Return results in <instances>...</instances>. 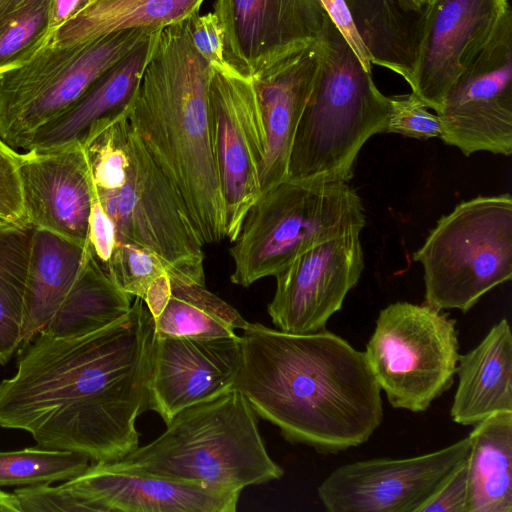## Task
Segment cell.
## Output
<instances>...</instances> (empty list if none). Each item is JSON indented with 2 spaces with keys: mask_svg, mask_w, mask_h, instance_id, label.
<instances>
[{
  "mask_svg": "<svg viewBox=\"0 0 512 512\" xmlns=\"http://www.w3.org/2000/svg\"><path fill=\"white\" fill-rule=\"evenodd\" d=\"M153 337V317L139 297L87 335L39 332L15 375L0 383V426L93 463L122 459L139 446L136 419L146 410Z\"/></svg>",
  "mask_w": 512,
  "mask_h": 512,
  "instance_id": "6da1fadb",
  "label": "cell"
},
{
  "mask_svg": "<svg viewBox=\"0 0 512 512\" xmlns=\"http://www.w3.org/2000/svg\"><path fill=\"white\" fill-rule=\"evenodd\" d=\"M235 382L256 415L293 444L336 454L367 442L383 420L364 352L328 330L296 334L249 323Z\"/></svg>",
  "mask_w": 512,
  "mask_h": 512,
  "instance_id": "7a4b0ae2",
  "label": "cell"
},
{
  "mask_svg": "<svg viewBox=\"0 0 512 512\" xmlns=\"http://www.w3.org/2000/svg\"><path fill=\"white\" fill-rule=\"evenodd\" d=\"M212 69L193 46L189 19L160 30L128 103L127 118L173 184L205 244L226 238L225 208L213 152Z\"/></svg>",
  "mask_w": 512,
  "mask_h": 512,
  "instance_id": "3957f363",
  "label": "cell"
},
{
  "mask_svg": "<svg viewBox=\"0 0 512 512\" xmlns=\"http://www.w3.org/2000/svg\"><path fill=\"white\" fill-rule=\"evenodd\" d=\"M166 426L151 443L112 462L234 492L284 475L266 450L255 412L235 388L181 410Z\"/></svg>",
  "mask_w": 512,
  "mask_h": 512,
  "instance_id": "277c9868",
  "label": "cell"
},
{
  "mask_svg": "<svg viewBox=\"0 0 512 512\" xmlns=\"http://www.w3.org/2000/svg\"><path fill=\"white\" fill-rule=\"evenodd\" d=\"M320 42L321 65L295 132L287 179L349 183L365 142L385 133L390 100L327 13Z\"/></svg>",
  "mask_w": 512,
  "mask_h": 512,
  "instance_id": "5b68a950",
  "label": "cell"
},
{
  "mask_svg": "<svg viewBox=\"0 0 512 512\" xmlns=\"http://www.w3.org/2000/svg\"><path fill=\"white\" fill-rule=\"evenodd\" d=\"M361 197L347 182L284 180L261 193L229 249L232 283L248 287L276 276L309 249L360 233Z\"/></svg>",
  "mask_w": 512,
  "mask_h": 512,
  "instance_id": "8992f818",
  "label": "cell"
},
{
  "mask_svg": "<svg viewBox=\"0 0 512 512\" xmlns=\"http://www.w3.org/2000/svg\"><path fill=\"white\" fill-rule=\"evenodd\" d=\"M423 267L425 303L468 312L512 277V197L477 196L443 215L413 253Z\"/></svg>",
  "mask_w": 512,
  "mask_h": 512,
  "instance_id": "52a82bcc",
  "label": "cell"
},
{
  "mask_svg": "<svg viewBox=\"0 0 512 512\" xmlns=\"http://www.w3.org/2000/svg\"><path fill=\"white\" fill-rule=\"evenodd\" d=\"M151 31L127 30L71 46L51 42L28 63L0 77V139L19 152L67 111Z\"/></svg>",
  "mask_w": 512,
  "mask_h": 512,
  "instance_id": "ba28073f",
  "label": "cell"
},
{
  "mask_svg": "<svg viewBox=\"0 0 512 512\" xmlns=\"http://www.w3.org/2000/svg\"><path fill=\"white\" fill-rule=\"evenodd\" d=\"M364 354L392 407L426 411L454 382L456 320L426 303H391L379 312Z\"/></svg>",
  "mask_w": 512,
  "mask_h": 512,
  "instance_id": "9c48e42d",
  "label": "cell"
},
{
  "mask_svg": "<svg viewBox=\"0 0 512 512\" xmlns=\"http://www.w3.org/2000/svg\"><path fill=\"white\" fill-rule=\"evenodd\" d=\"M127 147L123 182L113 190L96 189L117 240L156 254L171 278L205 285V243L183 199L131 126Z\"/></svg>",
  "mask_w": 512,
  "mask_h": 512,
  "instance_id": "30bf717a",
  "label": "cell"
},
{
  "mask_svg": "<svg viewBox=\"0 0 512 512\" xmlns=\"http://www.w3.org/2000/svg\"><path fill=\"white\" fill-rule=\"evenodd\" d=\"M441 140L465 156L512 153V11L468 63L436 113Z\"/></svg>",
  "mask_w": 512,
  "mask_h": 512,
  "instance_id": "8fae6325",
  "label": "cell"
},
{
  "mask_svg": "<svg viewBox=\"0 0 512 512\" xmlns=\"http://www.w3.org/2000/svg\"><path fill=\"white\" fill-rule=\"evenodd\" d=\"M209 107L226 238L233 242L248 210L262 193L266 136L253 82L236 70H212Z\"/></svg>",
  "mask_w": 512,
  "mask_h": 512,
  "instance_id": "7c38bea8",
  "label": "cell"
},
{
  "mask_svg": "<svg viewBox=\"0 0 512 512\" xmlns=\"http://www.w3.org/2000/svg\"><path fill=\"white\" fill-rule=\"evenodd\" d=\"M469 436L419 456L347 463L318 486L328 512H420L467 459Z\"/></svg>",
  "mask_w": 512,
  "mask_h": 512,
  "instance_id": "4fadbf2b",
  "label": "cell"
},
{
  "mask_svg": "<svg viewBox=\"0 0 512 512\" xmlns=\"http://www.w3.org/2000/svg\"><path fill=\"white\" fill-rule=\"evenodd\" d=\"M509 8L508 0H425L407 82L411 93L439 112L448 91Z\"/></svg>",
  "mask_w": 512,
  "mask_h": 512,
  "instance_id": "5bb4252c",
  "label": "cell"
},
{
  "mask_svg": "<svg viewBox=\"0 0 512 512\" xmlns=\"http://www.w3.org/2000/svg\"><path fill=\"white\" fill-rule=\"evenodd\" d=\"M363 269L360 233L309 249L275 276L276 290L267 309L273 325L296 334L325 330Z\"/></svg>",
  "mask_w": 512,
  "mask_h": 512,
  "instance_id": "9a60e30c",
  "label": "cell"
},
{
  "mask_svg": "<svg viewBox=\"0 0 512 512\" xmlns=\"http://www.w3.org/2000/svg\"><path fill=\"white\" fill-rule=\"evenodd\" d=\"M224 55L239 74L262 68L320 39L326 12L319 0H216Z\"/></svg>",
  "mask_w": 512,
  "mask_h": 512,
  "instance_id": "2e32d148",
  "label": "cell"
},
{
  "mask_svg": "<svg viewBox=\"0 0 512 512\" xmlns=\"http://www.w3.org/2000/svg\"><path fill=\"white\" fill-rule=\"evenodd\" d=\"M241 364V336L208 339L154 332L146 410L167 425L181 410L233 389Z\"/></svg>",
  "mask_w": 512,
  "mask_h": 512,
  "instance_id": "e0dca14e",
  "label": "cell"
},
{
  "mask_svg": "<svg viewBox=\"0 0 512 512\" xmlns=\"http://www.w3.org/2000/svg\"><path fill=\"white\" fill-rule=\"evenodd\" d=\"M18 158L29 224L85 246L94 182L82 143L30 149Z\"/></svg>",
  "mask_w": 512,
  "mask_h": 512,
  "instance_id": "ac0fdd59",
  "label": "cell"
},
{
  "mask_svg": "<svg viewBox=\"0 0 512 512\" xmlns=\"http://www.w3.org/2000/svg\"><path fill=\"white\" fill-rule=\"evenodd\" d=\"M89 511L235 512L240 492L176 481L110 462H96L67 480Z\"/></svg>",
  "mask_w": 512,
  "mask_h": 512,
  "instance_id": "d6986e66",
  "label": "cell"
},
{
  "mask_svg": "<svg viewBox=\"0 0 512 512\" xmlns=\"http://www.w3.org/2000/svg\"><path fill=\"white\" fill-rule=\"evenodd\" d=\"M321 59L319 39L262 68L251 78L266 136L262 192L287 179L293 139Z\"/></svg>",
  "mask_w": 512,
  "mask_h": 512,
  "instance_id": "ffe728a7",
  "label": "cell"
},
{
  "mask_svg": "<svg viewBox=\"0 0 512 512\" xmlns=\"http://www.w3.org/2000/svg\"><path fill=\"white\" fill-rule=\"evenodd\" d=\"M458 386L450 416L474 426L492 414L512 412V333L503 318L482 341L458 359Z\"/></svg>",
  "mask_w": 512,
  "mask_h": 512,
  "instance_id": "44dd1931",
  "label": "cell"
},
{
  "mask_svg": "<svg viewBox=\"0 0 512 512\" xmlns=\"http://www.w3.org/2000/svg\"><path fill=\"white\" fill-rule=\"evenodd\" d=\"M160 30L151 31L67 111L44 127L30 149H49L79 140L95 121L126 106L154 52Z\"/></svg>",
  "mask_w": 512,
  "mask_h": 512,
  "instance_id": "7402d4cb",
  "label": "cell"
},
{
  "mask_svg": "<svg viewBox=\"0 0 512 512\" xmlns=\"http://www.w3.org/2000/svg\"><path fill=\"white\" fill-rule=\"evenodd\" d=\"M345 3L371 64L389 69L408 82L424 5L416 6L409 0H345Z\"/></svg>",
  "mask_w": 512,
  "mask_h": 512,
  "instance_id": "603a6c76",
  "label": "cell"
},
{
  "mask_svg": "<svg viewBox=\"0 0 512 512\" xmlns=\"http://www.w3.org/2000/svg\"><path fill=\"white\" fill-rule=\"evenodd\" d=\"M205 0H90L51 43L71 46L127 30H159L199 13Z\"/></svg>",
  "mask_w": 512,
  "mask_h": 512,
  "instance_id": "cb8c5ba5",
  "label": "cell"
},
{
  "mask_svg": "<svg viewBox=\"0 0 512 512\" xmlns=\"http://www.w3.org/2000/svg\"><path fill=\"white\" fill-rule=\"evenodd\" d=\"M473 427L466 512H512V412L492 414Z\"/></svg>",
  "mask_w": 512,
  "mask_h": 512,
  "instance_id": "d4e9b609",
  "label": "cell"
},
{
  "mask_svg": "<svg viewBox=\"0 0 512 512\" xmlns=\"http://www.w3.org/2000/svg\"><path fill=\"white\" fill-rule=\"evenodd\" d=\"M86 245L34 230L22 343L44 329L69 293L83 264Z\"/></svg>",
  "mask_w": 512,
  "mask_h": 512,
  "instance_id": "484cf974",
  "label": "cell"
},
{
  "mask_svg": "<svg viewBox=\"0 0 512 512\" xmlns=\"http://www.w3.org/2000/svg\"><path fill=\"white\" fill-rule=\"evenodd\" d=\"M131 296L122 292L96 260L88 243L79 274L69 293L44 327L55 338L95 332L125 315Z\"/></svg>",
  "mask_w": 512,
  "mask_h": 512,
  "instance_id": "4316f807",
  "label": "cell"
},
{
  "mask_svg": "<svg viewBox=\"0 0 512 512\" xmlns=\"http://www.w3.org/2000/svg\"><path fill=\"white\" fill-rule=\"evenodd\" d=\"M171 295L153 319L154 332L163 336L223 338L237 335L247 322L230 304L205 285L171 278Z\"/></svg>",
  "mask_w": 512,
  "mask_h": 512,
  "instance_id": "83f0119b",
  "label": "cell"
},
{
  "mask_svg": "<svg viewBox=\"0 0 512 512\" xmlns=\"http://www.w3.org/2000/svg\"><path fill=\"white\" fill-rule=\"evenodd\" d=\"M35 228L0 231V363L6 364L20 344Z\"/></svg>",
  "mask_w": 512,
  "mask_h": 512,
  "instance_id": "f1b7e54d",
  "label": "cell"
},
{
  "mask_svg": "<svg viewBox=\"0 0 512 512\" xmlns=\"http://www.w3.org/2000/svg\"><path fill=\"white\" fill-rule=\"evenodd\" d=\"M52 0H0V77L32 60L52 40Z\"/></svg>",
  "mask_w": 512,
  "mask_h": 512,
  "instance_id": "f546056e",
  "label": "cell"
},
{
  "mask_svg": "<svg viewBox=\"0 0 512 512\" xmlns=\"http://www.w3.org/2000/svg\"><path fill=\"white\" fill-rule=\"evenodd\" d=\"M89 462L82 454L42 447L0 452V487L69 480L86 470Z\"/></svg>",
  "mask_w": 512,
  "mask_h": 512,
  "instance_id": "4dcf8cb0",
  "label": "cell"
},
{
  "mask_svg": "<svg viewBox=\"0 0 512 512\" xmlns=\"http://www.w3.org/2000/svg\"><path fill=\"white\" fill-rule=\"evenodd\" d=\"M162 260L139 245L117 240L106 273L114 284L129 296L144 298L150 284L164 274Z\"/></svg>",
  "mask_w": 512,
  "mask_h": 512,
  "instance_id": "1f68e13d",
  "label": "cell"
},
{
  "mask_svg": "<svg viewBox=\"0 0 512 512\" xmlns=\"http://www.w3.org/2000/svg\"><path fill=\"white\" fill-rule=\"evenodd\" d=\"M389 100L391 109L385 133L421 140L440 138L443 125L439 116L430 113L414 94L390 96Z\"/></svg>",
  "mask_w": 512,
  "mask_h": 512,
  "instance_id": "d6a6232c",
  "label": "cell"
},
{
  "mask_svg": "<svg viewBox=\"0 0 512 512\" xmlns=\"http://www.w3.org/2000/svg\"><path fill=\"white\" fill-rule=\"evenodd\" d=\"M19 152L0 139V231L30 225L19 171Z\"/></svg>",
  "mask_w": 512,
  "mask_h": 512,
  "instance_id": "836d02e7",
  "label": "cell"
},
{
  "mask_svg": "<svg viewBox=\"0 0 512 512\" xmlns=\"http://www.w3.org/2000/svg\"><path fill=\"white\" fill-rule=\"evenodd\" d=\"M21 512H82L89 511L84 497L74 488L63 483L59 486L42 484L16 489Z\"/></svg>",
  "mask_w": 512,
  "mask_h": 512,
  "instance_id": "e575fe53",
  "label": "cell"
},
{
  "mask_svg": "<svg viewBox=\"0 0 512 512\" xmlns=\"http://www.w3.org/2000/svg\"><path fill=\"white\" fill-rule=\"evenodd\" d=\"M189 30L194 48L212 70L222 73L234 70L225 59L223 32L214 12L190 17Z\"/></svg>",
  "mask_w": 512,
  "mask_h": 512,
  "instance_id": "d590c367",
  "label": "cell"
},
{
  "mask_svg": "<svg viewBox=\"0 0 512 512\" xmlns=\"http://www.w3.org/2000/svg\"><path fill=\"white\" fill-rule=\"evenodd\" d=\"M87 240L96 260L106 272L116 247L117 233L113 221L100 202L95 184Z\"/></svg>",
  "mask_w": 512,
  "mask_h": 512,
  "instance_id": "8d00e7d4",
  "label": "cell"
},
{
  "mask_svg": "<svg viewBox=\"0 0 512 512\" xmlns=\"http://www.w3.org/2000/svg\"><path fill=\"white\" fill-rule=\"evenodd\" d=\"M466 502L467 459L420 509V512H466Z\"/></svg>",
  "mask_w": 512,
  "mask_h": 512,
  "instance_id": "74e56055",
  "label": "cell"
},
{
  "mask_svg": "<svg viewBox=\"0 0 512 512\" xmlns=\"http://www.w3.org/2000/svg\"><path fill=\"white\" fill-rule=\"evenodd\" d=\"M330 20L343 35L362 67L371 73L372 64L367 49L358 36L345 0H319Z\"/></svg>",
  "mask_w": 512,
  "mask_h": 512,
  "instance_id": "f35d334b",
  "label": "cell"
},
{
  "mask_svg": "<svg viewBox=\"0 0 512 512\" xmlns=\"http://www.w3.org/2000/svg\"><path fill=\"white\" fill-rule=\"evenodd\" d=\"M171 295V280L167 272L158 276L148 287L142 299L153 319L157 318Z\"/></svg>",
  "mask_w": 512,
  "mask_h": 512,
  "instance_id": "ab89813d",
  "label": "cell"
},
{
  "mask_svg": "<svg viewBox=\"0 0 512 512\" xmlns=\"http://www.w3.org/2000/svg\"><path fill=\"white\" fill-rule=\"evenodd\" d=\"M90 0H52L49 29L55 32L76 15Z\"/></svg>",
  "mask_w": 512,
  "mask_h": 512,
  "instance_id": "60d3db41",
  "label": "cell"
},
{
  "mask_svg": "<svg viewBox=\"0 0 512 512\" xmlns=\"http://www.w3.org/2000/svg\"><path fill=\"white\" fill-rule=\"evenodd\" d=\"M0 512H21L14 494L0 490Z\"/></svg>",
  "mask_w": 512,
  "mask_h": 512,
  "instance_id": "b9f144b4",
  "label": "cell"
},
{
  "mask_svg": "<svg viewBox=\"0 0 512 512\" xmlns=\"http://www.w3.org/2000/svg\"><path fill=\"white\" fill-rule=\"evenodd\" d=\"M409 1L419 7H422L425 3V0H409Z\"/></svg>",
  "mask_w": 512,
  "mask_h": 512,
  "instance_id": "7bdbcfd3",
  "label": "cell"
}]
</instances>
